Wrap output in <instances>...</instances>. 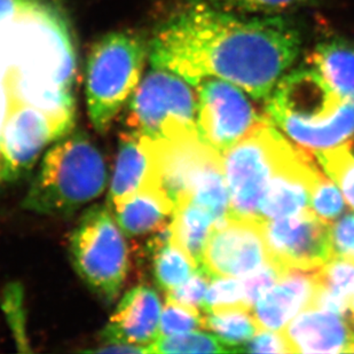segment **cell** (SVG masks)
Segmentation results:
<instances>
[{
	"label": "cell",
	"instance_id": "obj_1",
	"mask_svg": "<svg viewBox=\"0 0 354 354\" xmlns=\"http://www.w3.org/2000/svg\"><path fill=\"white\" fill-rule=\"evenodd\" d=\"M301 48L299 31L283 17H245L191 0L156 31L148 59L193 86L219 78L266 101Z\"/></svg>",
	"mask_w": 354,
	"mask_h": 354
},
{
	"label": "cell",
	"instance_id": "obj_2",
	"mask_svg": "<svg viewBox=\"0 0 354 354\" xmlns=\"http://www.w3.org/2000/svg\"><path fill=\"white\" fill-rule=\"evenodd\" d=\"M107 181L97 146L83 132L69 133L47 151L22 205L40 214L67 216L102 194Z\"/></svg>",
	"mask_w": 354,
	"mask_h": 354
},
{
	"label": "cell",
	"instance_id": "obj_3",
	"mask_svg": "<svg viewBox=\"0 0 354 354\" xmlns=\"http://www.w3.org/2000/svg\"><path fill=\"white\" fill-rule=\"evenodd\" d=\"M149 45L139 35L116 31L94 44L87 57L85 95L94 129L111 127L140 84Z\"/></svg>",
	"mask_w": 354,
	"mask_h": 354
},
{
	"label": "cell",
	"instance_id": "obj_4",
	"mask_svg": "<svg viewBox=\"0 0 354 354\" xmlns=\"http://www.w3.org/2000/svg\"><path fill=\"white\" fill-rule=\"evenodd\" d=\"M114 217L108 205H94L84 212L71 239L75 270L107 303L118 297L130 265L127 241Z\"/></svg>",
	"mask_w": 354,
	"mask_h": 354
},
{
	"label": "cell",
	"instance_id": "obj_5",
	"mask_svg": "<svg viewBox=\"0 0 354 354\" xmlns=\"http://www.w3.org/2000/svg\"><path fill=\"white\" fill-rule=\"evenodd\" d=\"M127 130L154 141L198 134L197 97L191 84L178 75L151 67L131 97Z\"/></svg>",
	"mask_w": 354,
	"mask_h": 354
},
{
	"label": "cell",
	"instance_id": "obj_6",
	"mask_svg": "<svg viewBox=\"0 0 354 354\" xmlns=\"http://www.w3.org/2000/svg\"><path fill=\"white\" fill-rule=\"evenodd\" d=\"M287 144L268 116L223 153L230 217L261 219L259 202Z\"/></svg>",
	"mask_w": 354,
	"mask_h": 354
},
{
	"label": "cell",
	"instance_id": "obj_7",
	"mask_svg": "<svg viewBox=\"0 0 354 354\" xmlns=\"http://www.w3.org/2000/svg\"><path fill=\"white\" fill-rule=\"evenodd\" d=\"M195 87L198 134L221 154L268 118L258 114L244 91L230 82L207 78Z\"/></svg>",
	"mask_w": 354,
	"mask_h": 354
},
{
	"label": "cell",
	"instance_id": "obj_8",
	"mask_svg": "<svg viewBox=\"0 0 354 354\" xmlns=\"http://www.w3.org/2000/svg\"><path fill=\"white\" fill-rule=\"evenodd\" d=\"M330 227L310 207L290 217L263 221L268 261L283 272L322 268L335 258Z\"/></svg>",
	"mask_w": 354,
	"mask_h": 354
},
{
	"label": "cell",
	"instance_id": "obj_9",
	"mask_svg": "<svg viewBox=\"0 0 354 354\" xmlns=\"http://www.w3.org/2000/svg\"><path fill=\"white\" fill-rule=\"evenodd\" d=\"M268 261L263 221L228 217L212 228L201 266L212 277H244Z\"/></svg>",
	"mask_w": 354,
	"mask_h": 354
},
{
	"label": "cell",
	"instance_id": "obj_10",
	"mask_svg": "<svg viewBox=\"0 0 354 354\" xmlns=\"http://www.w3.org/2000/svg\"><path fill=\"white\" fill-rule=\"evenodd\" d=\"M322 176L311 154L288 141L259 202V218L271 221L290 217L308 209L312 191Z\"/></svg>",
	"mask_w": 354,
	"mask_h": 354
},
{
	"label": "cell",
	"instance_id": "obj_11",
	"mask_svg": "<svg viewBox=\"0 0 354 354\" xmlns=\"http://www.w3.org/2000/svg\"><path fill=\"white\" fill-rule=\"evenodd\" d=\"M62 139L55 124L38 108L8 100L1 131V149L8 180H19L30 172L47 145Z\"/></svg>",
	"mask_w": 354,
	"mask_h": 354
},
{
	"label": "cell",
	"instance_id": "obj_12",
	"mask_svg": "<svg viewBox=\"0 0 354 354\" xmlns=\"http://www.w3.org/2000/svg\"><path fill=\"white\" fill-rule=\"evenodd\" d=\"M343 101L315 69H301L279 80L266 100V115L320 122L331 118Z\"/></svg>",
	"mask_w": 354,
	"mask_h": 354
},
{
	"label": "cell",
	"instance_id": "obj_13",
	"mask_svg": "<svg viewBox=\"0 0 354 354\" xmlns=\"http://www.w3.org/2000/svg\"><path fill=\"white\" fill-rule=\"evenodd\" d=\"M320 268L288 270L258 299L252 313L261 329L282 331L296 315L311 308L321 286Z\"/></svg>",
	"mask_w": 354,
	"mask_h": 354
},
{
	"label": "cell",
	"instance_id": "obj_14",
	"mask_svg": "<svg viewBox=\"0 0 354 354\" xmlns=\"http://www.w3.org/2000/svg\"><path fill=\"white\" fill-rule=\"evenodd\" d=\"M158 186L163 184L155 141L144 134L127 130L120 138L108 207H115L139 192Z\"/></svg>",
	"mask_w": 354,
	"mask_h": 354
},
{
	"label": "cell",
	"instance_id": "obj_15",
	"mask_svg": "<svg viewBox=\"0 0 354 354\" xmlns=\"http://www.w3.org/2000/svg\"><path fill=\"white\" fill-rule=\"evenodd\" d=\"M162 305L158 292L148 286L127 291L120 301L109 324L101 333L104 343L122 342L146 348L160 338Z\"/></svg>",
	"mask_w": 354,
	"mask_h": 354
},
{
	"label": "cell",
	"instance_id": "obj_16",
	"mask_svg": "<svg viewBox=\"0 0 354 354\" xmlns=\"http://www.w3.org/2000/svg\"><path fill=\"white\" fill-rule=\"evenodd\" d=\"M291 353H352L354 335L348 319L319 308H308L283 330Z\"/></svg>",
	"mask_w": 354,
	"mask_h": 354
},
{
	"label": "cell",
	"instance_id": "obj_17",
	"mask_svg": "<svg viewBox=\"0 0 354 354\" xmlns=\"http://www.w3.org/2000/svg\"><path fill=\"white\" fill-rule=\"evenodd\" d=\"M270 120L306 151H326L337 147L353 137L354 101H343L331 118L320 122H304L283 115Z\"/></svg>",
	"mask_w": 354,
	"mask_h": 354
},
{
	"label": "cell",
	"instance_id": "obj_18",
	"mask_svg": "<svg viewBox=\"0 0 354 354\" xmlns=\"http://www.w3.org/2000/svg\"><path fill=\"white\" fill-rule=\"evenodd\" d=\"M127 236H140L169 224L174 202L163 186L147 188L111 207Z\"/></svg>",
	"mask_w": 354,
	"mask_h": 354
},
{
	"label": "cell",
	"instance_id": "obj_19",
	"mask_svg": "<svg viewBox=\"0 0 354 354\" xmlns=\"http://www.w3.org/2000/svg\"><path fill=\"white\" fill-rule=\"evenodd\" d=\"M308 64L342 99L354 101V40L338 37L317 44Z\"/></svg>",
	"mask_w": 354,
	"mask_h": 354
},
{
	"label": "cell",
	"instance_id": "obj_20",
	"mask_svg": "<svg viewBox=\"0 0 354 354\" xmlns=\"http://www.w3.org/2000/svg\"><path fill=\"white\" fill-rule=\"evenodd\" d=\"M214 224L216 221L207 209L189 198L177 201L170 221L171 241L201 266Z\"/></svg>",
	"mask_w": 354,
	"mask_h": 354
},
{
	"label": "cell",
	"instance_id": "obj_21",
	"mask_svg": "<svg viewBox=\"0 0 354 354\" xmlns=\"http://www.w3.org/2000/svg\"><path fill=\"white\" fill-rule=\"evenodd\" d=\"M203 328L231 345L235 353H241V346L261 330L252 310L242 308L205 315Z\"/></svg>",
	"mask_w": 354,
	"mask_h": 354
},
{
	"label": "cell",
	"instance_id": "obj_22",
	"mask_svg": "<svg viewBox=\"0 0 354 354\" xmlns=\"http://www.w3.org/2000/svg\"><path fill=\"white\" fill-rule=\"evenodd\" d=\"M154 258V277L158 287L170 291L184 283L197 268L196 261L170 241L151 254Z\"/></svg>",
	"mask_w": 354,
	"mask_h": 354
},
{
	"label": "cell",
	"instance_id": "obj_23",
	"mask_svg": "<svg viewBox=\"0 0 354 354\" xmlns=\"http://www.w3.org/2000/svg\"><path fill=\"white\" fill-rule=\"evenodd\" d=\"M149 353H235V350L217 335L193 330L158 338L149 346Z\"/></svg>",
	"mask_w": 354,
	"mask_h": 354
},
{
	"label": "cell",
	"instance_id": "obj_24",
	"mask_svg": "<svg viewBox=\"0 0 354 354\" xmlns=\"http://www.w3.org/2000/svg\"><path fill=\"white\" fill-rule=\"evenodd\" d=\"M252 310L244 301L243 284L237 277H212L201 305L205 315L228 311V310Z\"/></svg>",
	"mask_w": 354,
	"mask_h": 354
},
{
	"label": "cell",
	"instance_id": "obj_25",
	"mask_svg": "<svg viewBox=\"0 0 354 354\" xmlns=\"http://www.w3.org/2000/svg\"><path fill=\"white\" fill-rule=\"evenodd\" d=\"M315 155L354 209V158L348 153L345 142L330 149L315 151Z\"/></svg>",
	"mask_w": 354,
	"mask_h": 354
},
{
	"label": "cell",
	"instance_id": "obj_26",
	"mask_svg": "<svg viewBox=\"0 0 354 354\" xmlns=\"http://www.w3.org/2000/svg\"><path fill=\"white\" fill-rule=\"evenodd\" d=\"M212 6L245 17H277L313 0H207Z\"/></svg>",
	"mask_w": 354,
	"mask_h": 354
},
{
	"label": "cell",
	"instance_id": "obj_27",
	"mask_svg": "<svg viewBox=\"0 0 354 354\" xmlns=\"http://www.w3.org/2000/svg\"><path fill=\"white\" fill-rule=\"evenodd\" d=\"M203 328V315L200 310L167 301L160 315V337L185 334Z\"/></svg>",
	"mask_w": 354,
	"mask_h": 354
},
{
	"label": "cell",
	"instance_id": "obj_28",
	"mask_svg": "<svg viewBox=\"0 0 354 354\" xmlns=\"http://www.w3.org/2000/svg\"><path fill=\"white\" fill-rule=\"evenodd\" d=\"M320 277L322 287L351 301L354 295L353 258H333L320 268Z\"/></svg>",
	"mask_w": 354,
	"mask_h": 354
},
{
	"label": "cell",
	"instance_id": "obj_29",
	"mask_svg": "<svg viewBox=\"0 0 354 354\" xmlns=\"http://www.w3.org/2000/svg\"><path fill=\"white\" fill-rule=\"evenodd\" d=\"M310 209L328 223L337 219L346 209L341 192L324 174L312 191Z\"/></svg>",
	"mask_w": 354,
	"mask_h": 354
},
{
	"label": "cell",
	"instance_id": "obj_30",
	"mask_svg": "<svg viewBox=\"0 0 354 354\" xmlns=\"http://www.w3.org/2000/svg\"><path fill=\"white\" fill-rule=\"evenodd\" d=\"M3 308L14 337L22 351H28L26 338V313L24 308V289L19 283H10L3 290L1 297Z\"/></svg>",
	"mask_w": 354,
	"mask_h": 354
},
{
	"label": "cell",
	"instance_id": "obj_31",
	"mask_svg": "<svg viewBox=\"0 0 354 354\" xmlns=\"http://www.w3.org/2000/svg\"><path fill=\"white\" fill-rule=\"evenodd\" d=\"M211 280L212 277L210 273L203 266H200L191 277H188L187 280L185 281L184 283L167 291V301H172L187 308L201 310V305L203 301L204 296L207 294Z\"/></svg>",
	"mask_w": 354,
	"mask_h": 354
},
{
	"label": "cell",
	"instance_id": "obj_32",
	"mask_svg": "<svg viewBox=\"0 0 354 354\" xmlns=\"http://www.w3.org/2000/svg\"><path fill=\"white\" fill-rule=\"evenodd\" d=\"M286 272L282 271L279 266L268 261L263 268L254 273L242 277L243 284L244 301L249 308H254L258 299L270 290Z\"/></svg>",
	"mask_w": 354,
	"mask_h": 354
},
{
	"label": "cell",
	"instance_id": "obj_33",
	"mask_svg": "<svg viewBox=\"0 0 354 354\" xmlns=\"http://www.w3.org/2000/svg\"><path fill=\"white\" fill-rule=\"evenodd\" d=\"M243 353H291L282 331L261 329L241 346Z\"/></svg>",
	"mask_w": 354,
	"mask_h": 354
},
{
	"label": "cell",
	"instance_id": "obj_34",
	"mask_svg": "<svg viewBox=\"0 0 354 354\" xmlns=\"http://www.w3.org/2000/svg\"><path fill=\"white\" fill-rule=\"evenodd\" d=\"M331 244L335 257L354 259V214L348 212L335 224L331 223Z\"/></svg>",
	"mask_w": 354,
	"mask_h": 354
},
{
	"label": "cell",
	"instance_id": "obj_35",
	"mask_svg": "<svg viewBox=\"0 0 354 354\" xmlns=\"http://www.w3.org/2000/svg\"><path fill=\"white\" fill-rule=\"evenodd\" d=\"M35 6V0H0V24L19 14L30 12Z\"/></svg>",
	"mask_w": 354,
	"mask_h": 354
},
{
	"label": "cell",
	"instance_id": "obj_36",
	"mask_svg": "<svg viewBox=\"0 0 354 354\" xmlns=\"http://www.w3.org/2000/svg\"><path fill=\"white\" fill-rule=\"evenodd\" d=\"M88 352H95V353H148V350L142 346H139V345L129 344V343H122V342H111V343H104L97 350H91Z\"/></svg>",
	"mask_w": 354,
	"mask_h": 354
},
{
	"label": "cell",
	"instance_id": "obj_37",
	"mask_svg": "<svg viewBox=\"0 0 354 354\" xmlns=\"http://www.w3.org/2000/svg\"><path fill=\"white\" fill-rule=\"evenodd\" d=\"M345 146L348 148V153L352 155V158H354V137H352L351 139H348V140L345 142Z\"/></svg>",
	"mask_w": 354,
	"mask_h": 354
},
{
	"label": "cell",
	"instance_id": "obj_38",
	"mask_svg": "<svg viewBox=\"0 0 354 354\" xmlns=\"http://www.w3.org/2000/svg\"><path fill=\"white\" fill-rule=\"evenodd\" d=\"M350 312H351V317H350V320H354V295L353 297L351 298V301H350Z\"/></svg>",
	"mask_w": 354,
	"mask_h": 354
},
{
	"label": "cell",
	"instance_id": "obj_39",
	"mask_svg": "<svg viewBox=\"0 0 354 354\" xmlns=\"http://www.w3.org/2000/svg\"><path fill=\"white\" fill-rule=\"evenodd\" d=\"M350 324H351L352 330H353V335H354V320L350 321ZM353 353H354V348H353Z\"/></svg>",
	"mask_w": 354,
	"mask_h": 354
}]
</instances>
